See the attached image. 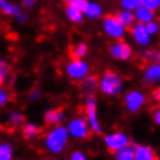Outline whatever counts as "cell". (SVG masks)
<instances>
[{"label":"cell","mask_w":160,"mask_h":160,"mask_svg":"<svg viewBox=\"0 0 160 160\" xmlns=\"http://www.w3.org/2000/svg\"><path fill=\"white\" fill-rule=\"evenodd\" d=\"M69 141V134L65 129V126L57 125L48 132L43 138V145L45 149L52 155H58L64 152Z\"/></svg>","instance_id":"obj_1"},{"label":"cell","mask_w":160,"mask_h":160,"mask_svg":"<svg viewBox=\"0 0 160 160\" xmlns=\"http://www.w3.org/2000/svg\"><path fill=\"white\" fill-rule=\"evenodd\" d=\"M122 78L113 71H106L101 80H98V87L105 95L115 97L122 91Z\"/></svg>","instance_id":"obj_2"},{"label":"cell","mask_w":160,"mask_h":160,"mask_svg":"<svg viewBox=\"0 0 160 160\" xmlns=\"http://www.w3.org/2000/svg\"><path fill=\"white\" fill-rule=\"evenodd\" d=\"M84 111H86V121L88 123V128L92 133L99 134L102 132L101 121H99L98 109H97V99L94 95H87L84 102Z\"/></svg>","instance_id":"obj_3"},{"label":"cell","mask_w":160,"mask_h":160,"mask_svg":"<svg viewBox=\"0 0 160 160\" xmlns=\"http://www.w3.org/2000/svg\"><path fill=\"white\" fill-rule=\"evenodd\" d=\"M65 129L68 132V134H69V137H73L76 140L86 138L91 132L86 118H83V117H75V118L69 119Z\"/></svg>","instance_id":"obj_4"},{"label":"cell","mask_w":160,"mask_h":160,"mask_svg":"<svg viewBox=\"0 0 160 160\" xmlns=\"http://www.w3.org/2000/svg\"><path fill=\"white\" fill-rule=\"evenodd\" d=\"M103 141H105V145L110 152H117L130 144V140L128 137V134L121 130H115V132H111V133L106 134Z\"/></svg>","instance_id":"obj_5"},{"label":"cell","mask_w":160,"mask_h":160,"mask_svg":"<svg viewBox=\"0 0 160 160\" xmlns=\"http://www.w3.org/2000/svg\"><path fill=\"white\" fill-rule=\"evenodd\" d=\"M147 98L145 95L140 91H129L125 95V106L130 113H137L142 109V106L145 105Z\"/></svg>","instance_id":"obj_6"},{"label":"cell","mask_w":160,"mask_h":160,"mask_svg":"<svg viewBox=\"0 0 160 160\" xmlns=\"http://www.w3.org/2000/svg\"><path fill=\"white\" fill-rule=\"evenodd\" d=\"M88 71H90L88 65L86 62H83L82 60H72L67 65V73L73 80H82L87 78Z\"/></svg>","instance_id":"obj_7"},{"label":"cell","mask_w":160,"mask_h":160,"mask_svg":"<svg viewBox=\"0 0 160 160\" xmlns=\"http://www.w3.org/2000/svg\"><path fill=\"white\" fill-rule=\"evenodd\" d=\"M134 160H158L155 149L145 144H133Z\"/></svg>","instance_id":"obj_8"},{"label":"cell","mask_w":160,"mask_h":160,"mask_svg":"<svg viewBox=\"0 0 160 160\" xmlns=\"http://www.w3.org/2000/svg\"><path fill=\"white\" fill-rule=\"evenodd\" d=\"M105 29L110 35L113 37H122L123 34V27L122 25L118 22V19L111 15H107L105 18Z\"/></svg>","instance_id":"obj_9"},{"label":"cell","mask_w":160,"mask_h":160,"mask_svg":"<svg viewBox=\"0 0 160 160\" xmlns=\"http://www.w3.org/2000/svg\"><path fill=\"white\" fill-rule=\"evenodd\" d=\"M43 119H45V122L48 125L57 126V125H61L64 122V119H65V113H64L62 109H50L45 113Z\"/></svg>","instance_id":"obj_10"},{"label":"cell","mask_w":160,"mask_h":160,"mask_svg":"<svg viewBox=\"0 0 160 160\" xmlns=\"http://www.w3.org/2000/svg\"><path fill=\"white\" fill-rule=\"evenodd\" d=\"M110 53L118 60H128L132 56V49L125 42H117L110 48Z\"/></svg>","instance_id":"obj_11"},{"label":"cell","mask_w":160,"mask_h":160,"mask_svg":"<svg viewBox=\"0 0 160 160\" xmlns=\"http://www.w3.org/2000/svg\"><path fill=\"white\" fill-rule=\"evenodd\" d=\"M160 78V67L158 64H151L144 72V80L147 83H158Z\"/></svg>","instance_id":"obj_12"},{"label":"cell","mask_w":160,"mask_h":160,"mask_svg":"<svg viewBox=\"0 0 160 160\" xmlns=\"http://www.w3.org/2000/svg\"><path fill=\"white\" fill-rule=\"evenodd\" d=\"M133 35H134V39L140 43V45H148V43H149V34L147 33L145 27L142 25H138V26L134 27Z\"/></svg>","instance_id":"obj_13"},{"label":"cell","mask_w":160,"mask_h":160,"mask_svg":"<svg viewBox=\"0 0 160 160\" xmlns=\"http://www.w3.org/2000/svg\"><path fill=\"white\" fill-rule=\"evenodd\" d=\"M22 133L25 134L26 138H34V137H37V136L41 133V129H39V126L35 125V123L27 122V123H23Z\"/></svg>","instance_id":"obj_14"},{"label":"cell","mask_w":160,"mask_h":160,"mask_svg":"<svg viewBox=\"0 0 160 160\" xmlns=\"http://www.w3.org/2000/svg\"><path fill=\"white\" fill-rule=\"evenodd\" d=\"M7 123L12 128H17V126H21L25 123V115L19 111H11L7 117Z\"/></svg>","instance_id":"obj_15"},{"label":"cell","mask_w":160,"mask_h":160,"mask_svg":"<svg viewBox=\"0 0 160 160\" xmlns=\"http://www.w3.org/2000/svg\"><path fill=\"white\" fill-rule=\"evenodd\" d=\"M114 158L115 160H134L133 148L130 145H128L125 148H122V149L114 152Z\"/></svg>","instance_id":"obj_16"},{"label":"cell","mask_w":160,"mask_h":160,"mask_svg":"<svg viewBox=\"0 0 160 160\" xmlns=\"http://www.w3.org/2000/svg\"><path fill=\"white\" fill-rule=\"evenodd\" d=\"M0 160H14V148L11 144H0Z\"/></svg>","instance_id":"obj_17"},{"label":"cell","mask_w":160,"mask_h":160,"mask_svg":"<svg viewBox=\"0 0 160 160\" xmlns=\"http://www.w3.org/2000/svg\"><path fill=\"white\" fill-rule=\"evenodd\" d=\"M140 57L142 58L144 62H149V64H158L159 61V52L158 50H145L140 53Z\"/></svg>","instance_id":"obj_18"},{"label":"cell","mask_w":160,"mask_h":160,"mask_svg":"<svg viewBox=\"0 0 160 160\" xmlns=\"http://www.w3.org/2000/svg\"><path fill=\"white\" fill-rule=\"evenodd\" d=\"M97 87H98V79L97 78H94V76L84 78V82H83V90H84L88 95L92 94Z\"/></svg>","instance_id":"obj_19"},{"label":"cell","mask_w":160,"mask_h":160,"mask_svg":"<svg viewBox=\"0 0 160 160\" xmlns=\"http://www.w3.org/2000/svg\"><path fill=\"white\" fill-rule=\"evenodd\" d=\"M0 10L6 14H14V15H21V10L19 7L10 4L7 0H0Z\"/></svg>","instance_id":"obj_20"},{"label":"cell","mask_w":160,"mask_h":160,"mask_svg":"<svg viewBox=\"0 0 160 160\" xmlns=\"http://www.w3.org/2000/svg\"><path fill=\"white\" fill-rule=\"evenodd\" d=\"M115 18L118 19V22L121 23L122 26H126V27H129L132 23H133V21H134L133 14H132V12H128V11H122V12H119Z\"/></svg>","instance_id":"obj_21"},{"label":"cell","mask_w":160,"mask_h":160,"mask_svg":"<svg viewBox=\"0 0 160 160\" xmlns=\"http://www.w3.org/2000/svg\"><path fill=\"white\" fill-rule=\"evenodd\" d=\"M136 18L141 23H149V22H152V19H153V14H152V11H149V10L138 8L137 14H136Z\"/></svg>","instance_id":"obj_22"},{"label":"cell","mask_w":160,"mask_h":160,"mask_svg":"<svg viewBox=\"0 0 160 160\" xmlns=\"http://www.w3.org/2000/svg\"><path fill=\"white\" fill-rule=\"evenodd\" d=\"M65 4L68 7H71V8H75V10L80 11V12H83L88 3H87L86 0H65Z\"/></svg>","instance_id":"obj_23"},{"label":"cell","mask_w":160,"mask_h":160,"mask_svg":"<svg viewBox=\"0 0 160 160\" xmlns=\"http://www.w3.org/2000/svg\"><path fill=\"white\" fill-rule=\"evenodd\" d=\"M86 52H87V45L86 43H80V45L75 46L73 49L71 50V56L73 60H80L86 54Z\"/></svg>","instance_id":"obj_24"},{"label":"cell","mask_w":160,"mask_h":160,"mask_svg":"<svg viewBox=\"0 0 160 160\" xmlns=\"http://www.w3.org/2000/svg\"><path fill=\"white\" fill-rule=\"evenodd\" d=\"M84 12L88 15L90 18H98L99 15H101V7H99L98 4H95V3H88L84 10Z\"/></svg>","instance_id":"obj_25"},{"label":"cell","mask_w":160,"mask_h":160,"mask_svg":"<svg viewBox=\"0 0 160 160\" xmlns=\"http://www.w3.org/2000/svg\"><path fill=\"white\" fill-rule=\"evenodd\" d=\"M8 72H10V67L8 64L3 60H0V86L6 82L7 76H8Z\"/></svg>","instance_id":"obj_26"},{"label":"cell","mask_w":160,"mask_h":160,"mask_svg":"<svg viewBox=\"0 0 160 160\" xmlns=\"http://www.w3.org/2000/svg\"><path fill=\"white\" fill-rule=\"evenodd\" d=\"M140 4L142 6V8L145 10H156L159 7V3L160 0H138Z\"/></svg>","instance_id":"obj_27"},{"label":"cell","mask_w":160,"mask_h":160,"mask_svg":"<svg viewBox=\"0 0 160 160\" xmlns=\"http://www.w3.org/2000/svg\"><path fill=\"white\" fill-rule=\"evenodd\" d=\"M67 15H68V18L71 19V21H73V22H80L82 21V12L78 10H75V8H71V7H68L67 8Z\"/></svg>","instance_id":"obj_28"},{"label":"cell","mask_w":160,"mask_h":160,"mask_svg":"<svg viewBox=\"0 0 160 160\" xmlns=\"http://www.w3.org/2000/svg\"><path fill=\"white\" fill-rule=\"evenodd\" d=\"M122 6L128 10H134L140 7V2L138 0H122Z\"/></svg>","instance_id":"obj_29"},{"label":"cell","mask_w":160,"mask_h":160,"mask_svg":"<svg viewBox=\"0 0 160 160\" xmlns=\"http://www.w3.org/2000/svg\"><path fill=\"white\" fill-rule=\"evenodd\" d=\"M69 160H88V159H87V156H86L84 152L75 151V152H72V153H71Z\"/></svg>","instance_id":"obj_30"},{"label":"cell","mask_w":160,"mask_h":160,"mask_svg":"<svg viewBox=\"0 0 160 160\" xmlns=\"http://www.w3.org/2000/svg\"><path fill=\"white\" fill-rule=\"evenodd\" d=\"M10 101V94L6 90H0V107L4 106Z\"/></svg>","instance_id":"obj_31"},{"label":"cell","mask_w":160,"mask_h":160,"mask_svg":"<svg viewBox=\"0 0 160 160\" xmlns=\"http://www.w3.org/2000/svg\"><path fill=\"white\" fill-rule=\"evenodd\" d=\"M145 27V30H147V33L148 34H155L156 31H158V25L153 22H149V23H147V26H144Z\"/></svg>","instance_id":"obj_32"},{"label":"cell","mask_w":160,"mask_h":160,"mask_svg":"<svg viewBox=\"0 0 160 160\" xmlns=\"http://www.w3.org/2000/svg\"><path fill=\"white\" fill-rule=\"evenodd\" d=\"M153 121H155L156 125H159V123H160V110H159V109H156V110H155V114H153Z\"/></svg>","instance_id":"obj_33"},{"label":"cell","mask_w":160,"mask_h":160,"mask_svg":"<svg viewBox=\"0 0 160 160\" xmlns=\"http://www.w3.org/2000/svg\"><path fill=\"white\" fill-rule=\"evenodd\" d=\"M39 98V91H31V94H30V99L31 101H35V99H38Z\"/></svg>","instance_id":"obj_34"},{"label":"cell","mask_w":160,"mask_h":160,"mask_svg":"<svg viewBox=\"0 0 160 160\" xmlns=\"http://www.w3.org/2000/svg\"><path fill=\"white\" fill-rule=\"evenodd\" d=\"M34 3H35V0H23V4L26 7H33Z\"/></svg>","instance_id":"obj_35"},{"label":"cell","mask_w":160,"mask_h":160,"mask_svg":"<svg viewBox=\"0 0 160 160\" xmlns=\"http://www.w3.org/2000/svg\"><path fill=\"white\" fill-rule=\"evenodd\" d=\"M155 98H156V101H159V90L155 91Z\"/></svg>","instance_id":"obj_36"}]
</instances>
